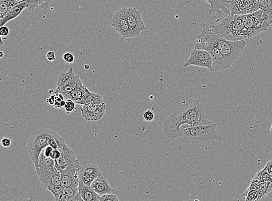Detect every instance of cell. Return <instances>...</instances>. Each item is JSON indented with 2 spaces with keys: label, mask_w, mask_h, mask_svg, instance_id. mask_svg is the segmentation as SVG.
I'll return each instance as SVG.
<instances>
[{
  "label": "cell",
  "mask_w": 272,
  "mask_h": 201,
  "mask_svg": "<svg viewBox=\"0 0 272 201\" xmlns=\"http://www.w3.org/2000/svg\"><path fill=\"white\" fill-rule=\"evenodd\" d=\"M211 123L203 103L195 100L182 104L167 118L162 125L163 133L170 139H178L182 125L196 126Z\"/></svg>",
  "instance_id": "6da1fadb"
},
{
  "label": "cell",
  "mask_w": 272,
  "mask_h": 201,
  "mask_svg": "<svg viewBox=\"0 0 272 201\" xmlns=\"http://www.w3.org/2000/svg\"><path fill=\"white\" fill-rule=\"evenodd\" d=\"M194 48L204 49L210 53L213 61V72L224 71L232 67L217 48L215 34L212 32L211 25L207 23H204L202 26V32L196 37Z\"/></svg>",
  "instance_id": "7a4b0ae2"
},
{
  "label": "cell",
  "mask_w": 272,
  "mask_h": 201,
  "mask_svg": "<svg viewBox=\"0 0 272 201\" xmlns=\"http://www.w3.org/2000/svg\"><path fill=\"white\" fill-rule=\"evenodd\" d=\"M216 127L217 125L212 122L192 126L182 125L178 139L184 144H206L222 141Z\"/></svg>",
  "instance_id": "3957f363"
},
{
  "label": "cell",
  "mask_w": 272,
  "mask_h": 201,
  "mask_svg": "<svg viewBox=\"0 0 272 201\" xmlns=\"http://www.w3.org/2000/svg\"><path fill=\"white\" fill-rule=\"evenodd\" d=\"M211 29L213 33L228 40L242 41L249 38L242 15H229L219 24L211 25Z\"/></svg>",
  "instance_id": "277c9868"
},
{
  "label": "cell",
  "mask_w": 272,
  "mask_h": 201,
  "mask_svg": "<svg viewBox=\"0 0 272 201\" xmlns=\"http://www.w3.org/2000/svg\"><path fill=\"white\" fill-rule=\"evenodd\" d=\"M242 19L249 38L267 32L272 25V13L261 10L242 15Z\"/></svg>",
  "instance_id": "5b68a950"
},
{
  "label": "cell",
  "mask_w": 272,
  "mask_h": 201,
  "mask_svg": "<svg viewBox=\"0 0 272 201\" xmlns=\"http://www.w3.org/2000/svg\"><path fill=\"white\" fill-rule=\"evenodd\" d=\"M215 41L217 48L231 66L239 59L247 46L245 40H228L216 34Z\"/></svg>",
  "instance_id": "8992f818"
},
{
  "label": "cell",
  "mask_w": 272,
  "mask_h": 201,
  "mask_svg": "<svg viewBox=\"0 0 272 201\" xmlns=\"http://www.w3.org/2000/svg\"><path fill=\"white\" fill-rule=\"evenodd\" d=\"M42 133L41 128L37 129L30 135L28 144V153L35 168H38V159L42 151L48 146Z\"/></svg>",
  "instance_id": "52a82bcc"
},
{
  "label": "cell",
  "mask_w": 272,
  "mask_h": 201,
  "mask_svg": "<svg viewBox=\"0 0 272 201\" xmlns=\"http://www.w3.org/2000/svg\"><path fill=\"white\" fill-rule=\"evenodd\" d=\"M212 63V58L210 53L204 49L194 48L190 52V55L184 64V68L193 65L207 68L211 72H213Z\"/></svg>",
  "instance_id": "ba28073f"
},
{
  "label": "cell",
  "mask_w": 272,
  "mask_h": 201,
  "mask_svg": "<svg viewBox=\"0 0 272 201\" xmlns=\"http://www.w3.org/2000/svg\"><path fill=\"white\" fill-rule=\"evenodd\" d=\"M112 26L123 39L135 38L127 20L124 8L117 11L114 15L112 19Z\"/></svg>",
  "instance_id": "9c48e42d"
},
{
  "label": "cell",
  "mask_w": 272,
  "mask_h": 201,
  "mask_svg": "<svg viewBox=\"0 0 272 201\" xmlns=\"http://www.w3.org/2000/svg\"><path fill=\"white\" fill-rule=\"evenodd\" d=\"M124 9L128 24L133 31L135 38L137 37L143 31L146 29L143 21L142 11L137 10L135 7L124 8Z\"/></svg>",
  "instance_id": "30bf717a"
},
{
  "label": "cell",
  "mask_w": 272,
  "mask_h": 201,
  "mask_svg": "<svg viewBox=\"0 0 272 201\" xmlns=\"http://www.w3.org/2000/svg\"><path fill=\"white\" fill-rule=\"evenodd\" d=\"M81 168L80 162L77 160L62 172V183L64 187H79Z\"/></svg>",
  "instance_id": "8fae6325"
},
{
  "label": "cell",
  "mask_w": 272,
  "mask_h": 201,
  "mask_svg": "<svg viewBox=\"0 0 272 201\" xmlns=\"http://www.w3.org/2000/svg\"><path fill=\"white\" fill-rule=\"evenodd\" d=\"M231 14L244 15L259 10L257 0H229Z\"/></svg>",
  "instance_id": "7c38bea8"
},
{
  "label": "cell",
  "mask_w": 272,
  "mask_h": 201,
  "mask_svg": "<svg viewBox=\"0 0 272 201\" xmlns=\"http://www.w3.org/2000/svg\"><path fill=\"white\" fill-rule=\"evenodd\" d=\"M106 103L104 102L83 106L80 111L83 117L88 121H98L102 119L105 113Z\"/></svg>",
  "instance_id": "4fadbf2b"
},
{
  "label": "cell",
  "mask_w": 272,
  "mask_h": 201,
  "mask_svg": "<svg viewBox=\"0 0 272 201\" xmlns=\"http://www.w3.org/2000/svg\"><path fill=\"white\" fill-rule=\"evenodd\" d=\"M61 157L55 160V169L57 171L62 173L66 168L71 165L77 160L73 150L69 148L67 145H65L61 149Z\"/></svg>",
  "instance_id": "5bb4252c"
},
{
  "label": "cell",
  "mask_w": 272,
  "mask_h": 201,
  "mask_svg": "<svg viewBox=\"0 0 272 201\" xmlns=\"http://www.w3.org/2000/svg\"><path fill=\"white\" fill-rule=\"evenodd\" d=\"M207 2L209 5L208 14L209 16L215 17L216 14L222 17L224 14L225 17L231 15L229 9V0H202Z\"/></svg>",
  "instance_id": "9a60e30c"
},
{
  "label": "cell",
  "mask_w": 272,
  "mask_h": 201,
  "mask_svg": "<svg viewBox=\"0 0 272 201\" xmlns=\"http://www.w3.org/2000/svg\"><path fill=\"white\" fill-rule=\"evenodd\" d=\"M100 176L102 172L98 166L95 164H88L81 167L79 174L80 180L88 186H91L93 181Z\"/></svg>",
  "instance_id": "2e32d148"
},
{
  "label": "cell",
  "mask_w": 272,
  "mask_h": 201,
  "mask_svg": "<svg viewBox=\"0 0 272 201\" xmlns=\"http://www.w3.org/2000/svg\"><path fill=\"white\" fill-rule=\"evenodd\" d=\"M42 133L47 141L49 146H51L53 149H60L65 144V139L60 136L56 132L45 129L41 128Z\"/></svg>",
  "instance_id": "e0dca14e"
},
{
  "label": "cell",
  "mask_w": 272,
  "mask_h": 201,
  "mask_svg": "<svg viewBox=\"0 0 272 201\" xmlns=\"http://www.w3.org/2000/svg\"><path fill=\"white\" fill-rule=\"evenodd\" d=\"M91 187L100 196L106 194H115V190L111 186L107 179L102 176L93 181Z\"/></svg>",
  "instance_id": "ac0fdd59"
},
{
  "label": "cell",
  "mask_w": 272,
  "mask_h": 201,
  "mask_svg": "<svg viewBox=\"0 0 272 201\" xmlns=\"http://www.w3.org/2000/svg\"><path fill=\"white\" fill-rule=\"evenodd\" d=\"M32 198H29L24 193L19 191L15 187L7 188L2 192L0 201L11 200H32Z\"/></svg>",
  "instance_id": "d6986e66"
},
{
  "label": "cell",
  "mask_w": 272,
  "mask_h": 201,
  "mask_svg": "<svg viewBox=\"0 0 272 201\" xmlns=\"http://www.w3.org/2000/svg\"><path fill=\"white\" fill-rule=\"evenodd\" d=\"M27 8H28V6H27L25 1L18 4V5L13 7L6 15H4L3 17L0 18V25L1 26H5L8 22L17 18L23 11L27 9Z\"/></svg>",
  "instance_id": "ffe728a7"
},
{
  "label": "cell",
  "mask_w": 272,
  "mask_h": 201,
  "mask_svg": "<svg viewBox=\"0 0 272 201\" xmlns=\"http://www.w3.org/2000/svg\"><path fill=\"white\" fill-rule=\"evenodd\" d=\"M78 188L84 201H99L100 195L91 186L85 185L80 180Z\"/></svg>",
  "instance_id": "44dd1931"
},
{
  "label": "cell",
  "mask_w": 272,
  "mask_h": 201,
  "mask_svg": "<svg viewBox=\"0 0 272 201\" xmlns=\"http://www.w3.org/2000/svg\"><path fill=\"white\" fill-rule=\"evenodd\" d=\"M247 189H256L259 193L260 199L267 196L272 192V182L265 181V182L256 183L251 181L249 187Z\"/></svg>",
  "instance_id": "7402d4cb"
},
{
  "label": "cell",
  "mask_w": 272,
  "mask_h": 201,
  "mask_svg": "<svg viewBox=\"0 0 272 201\" xmlns=\"http://www.w3.org/2000/svg\"><path fill=\"white\" fill-rule=\"evenodd\" d=\"M76 76L72 68H70L68 72L62 73L58 77L57 88L62 89L67 87L76 79Z\"/></svg>",
  "instance_id": "603a6c76"
},
{
  "label": "cell",
  "mask_w": 272,
  "mask_h": 201,
  "mask_svg": "<svg viewBox=\"0 0 272 201\" xmlns=\"http://www.w3.org/2000/svg\"><path fill=\"white\" fill-rule=\"evenodd\" d=\"M87 87L84 86L83 83H80L70 92L66 96V99H72L76 104H80L87 90Z\"/></svg>",
  "instance_id": "cb8c5ba5"
},
{
  "label": "cell",
  "mask_w": 272,
  "mask_h": 201,
  "mask_svg": "<svg viewBox=\"0 0 272 201\" xmlns=\"http://www.w3.org/2000/svg\"><path fill=\"white\" fill-rule=\"evenodd\" d=\"M36 170L38 178L41 181L42 185L45 188L48 189L50 179H51L54 174L57 172L56 169H37Z\"/></svg>",
  "instance_id": "d4e9b609"
},
{
  "label": "cell",
  "mask_w": 272,
  "mask_h": 201,
  "mask_svg": "<svg viewBox=\"0 0 272 201\" xmlns=\"http://www.w3.org/2000/svg\"><path fill=\"white\" fill-rule=\"evenodd\" d=\"M103 102H104L102 96L99 94H95V93L89 91L88 89L87 88L80 104L82 106H88L91 104Z\"/></svg>",
  "instance_id": "484cf974"
},
{
  "label": "cell",
  "mask_w": 272,
  "mask_h": 201,
  "mask_svg": "<svg viewBox=\"0 0 272 201\" xmlns=\"http://www.w3.org/2000/svg\"><path fill=\"white\" fill-rule=\"evenodd\" d=\"M38 169H55V161L50 157H46L43 151H42L40 157H39Z\"/></svg>",
  "instance_id": "4316f807"
},
{
  "label": "cell",
  "mask_w": 272,
  "mask_h": 201,
  "mask_svg": "<svg viewBox=\"0 0 272 201\" xmlns=\"http://www.w3.org/2000/svg\"><path fill=\"white\" fill-rule=\"evenodd\" d=\"M27 3V10L32 12L39 6H41L42 9L46 10L48 9L51 0H24Z\"/></svg>",
  "instance_id": "83f0119b"
},
{
  "label": "cell",
  "mask_w": 272,
  "mask_h": 201,
  "mask_svg": "<svg viewBox=\"0 0 272 201\" xmlns=\"http://www.w3.org/2000/svg\"><path fill=\"white\" fill-rule=\"evenodd\" d=\"M21 3L19 0H0V18Z\"/></svg>",
  "instance_id": "f1b7e54d"
},
{
  "label": "cell",
  "mask_w": 272,
  "mask_h": 201,
  "mask_svg": "<svg viewBox=\"0 0 272 201\" xmlns=\"http://www.w3.org/2000/svg\"><path fill=\"white\" fill-rule=\"evenodd\" d=\"M269 180L270 173L265 167H264L255 174L251 181H254V182L256 183H261L265 182V181H269Z\"/></svg>",
  "instance_id": "f546056e"
},
{
  "label": "cell",
  "mask_w": 272,
  "mask_h": 201,
  "mask_svg": "<svg viewBox=\"0 0 272 201\" xmlns=\"http://www.w3.org/2000/svg\"><path fill=\"white\" fill-rule=\"evenodd\" d=\"M242 196L243 199L248 201L260 200L259 193L256 189H247Z\"/></svg>",
  "instance_id": "4dcf8cb0"
},
{
  "label": "cell",
  "mask_w": 272,
  "mask_h": 201,
  "mask_svg": "<svg viewBox=\"0 0 272 201\" xmlns=\"http://www.w3.org/2000/svg\"><path fill=\"white\" fill-rule=\"evenodd\" d=\"M259 10L272 13V0H257Z\"/></svg>",
  "instance_id": "1f68e13d"
},
{
  "label": "cell",
  "mask_w": 272,
  "mask_h": 201,
  "mask_svg": "<svg viewBox=\"0 0 272 201\" xmlns=\"http://www.w3.org/2000/svg\"><path fill=\"white\" fill-rule=\"evenodd\" d=\"M65 187L63 184L57 185V186L53 187L48 189V190L51 192L54 196L55 200L57 201L60 195L62 194V191Z\"/></svg>",
  "instance_id": "d6a6232c"
},
{
  "label": "cell",
  "mask_w": 272,
  "mask_h": 201,
  "mask_svg": "<svg viewBox=\"0 0 272 201\" xmlns=\"http://www.w3.org/2000/svg\"><path fill=\"white\" fill-rule=\"evenodd\" d=\"M76 103L72 99H67L66 100V104L64 107V109L66 113L70 114L72 113L73 111L76 110Z\"/></svg>",
  "instance_id": "836d02e7"
},
{
  "label": "cell",
  "mask_w": 272,
  "mask_h": 201,
  "mask_svg": "<svg viewBox=\"0 0 272 201\" xmlns=\"http://www.w3.org/2000/svg\"><path fill=\"white\" fill-rule=\"evenodd\" d=\"M78 192H79V188L71 187H65L62 191V193H64V194L72 197L73 199Z\"/></svg>",
  "instance_id": "e575fe53"
},
{
  "label": "cell",
  "mask_w": 272,
  "mask_h": 201,
  "mask_svg": "<svg viewBox=\"0 0 272 201\" xmlns=\"http://www.w3.org/2000/svg\"><path fill=\"white\" fill-rule=\"evenodd\" d=\"M119 201V199L115 194H106L100 196L99 201Z\"/></svg>",
  "instance_id": "d590c367"
},
{
  "label": "cell",
  "mask_w": 272,
  "mask_h": 201,
  "mask_svg": "<svg viewBox=\"0 0 272 201\" xmlns=\"http://www.w3.org/2000/svg\"><path fill=\"white\" fill-rule=\"evenodd\" d=\"M62 58L65 62L68 63H73L75 61V57L72 52H65Z\"/></svg>",
  "instance_id": "8d00e7d4"
},
{
  "label": "cell",
  "mask_w": 272,
  "mask_h": 201,
  "mask_svg": "<svg viewBox=\"0 0 272 201\" xmlns=\"http://www.w3.org/2000/svg\"><path fill=\"white\" fill-rule=\"evenodd\" d=\"M143 118L146 121L150 122L154 118V114L150 110H146L143 113Z\"/></svg>",
  "instance_id": "74e56055"
},
{
  "label": "cell",
  "mask_w": 272,
  "mask_h": 201,
  "mask_svg": "<svg viewBox=\"0 0 272 201\" xmlns=\"http://www.w3.org/2000/svg\"><path fill=\"white\" fill-rule=\"evenodd\" d=\"M12 144L11 139L10 138H4L1 141V145L3 148H10Z\"/></svg>",
  "instance_id": "f35d334b"
},
{
  "label": "cell",
  "mask_w": 272,
  "mask_h": 201,
  "mask_svg": "<svg viewBox=\"0 0 272 201\" xmlns=\"http://www.w3.org/2000/svg\"><path fill=\"white\" fill-rule=\"evenodd\" d=\"M61 156V152L60 149H53L50 157L54 161L58 160Z\"/></svg>",
  "instance_id": "ab89813d"
},
{
  "label": "cell",
  "mask_w": 272,
  "mask_h": 201,
  "mask_svg": "<svg viewBox=\"0 0 272 201\" xmlns=\"http://www.w3.org/2000/svg\"><path fill=\"white\" fill-rule=\"evenodd\" d=\"M10 29L6 26H1L0 28V35L2 37H6L10 33Z\"/></svg>",
  "instance_id": "60d3db41"
},
{
  "label": "cell",
  "mask_w": 272,
  "mask_h": 201,
  "mask_svg": "<svg viewBox=\"0 0 272 201\" xmlns=\"http://www.w3.org/2000/svg\"><path fill=\"white\" fill-rule=\"evenodd\" d=\"M57 201H74V199L72 197L69 196L64 194V193H62Z\"/></svg>",
  "instance_id": "b9f144b4"
},
{
  "label": "cell",
  "mask_w": 272,
  "mask_h": 201,
  "mask_svg": "<svg viewBox=\"0 0 272 201\" xmlns=\"http://www.w3.org/2000/svg\"><path fill=\"white\" fill-rule=\"evenodd\" d=\"M46 59L49 61H53L56 60V55L55 52L53 51H49L46 53Z\"/></svg>",
  "instance_id": "7bdbcfd3"
},
{
  "label": "cell",
  "mask_w": 272,
  "mask_h": 201,
  "mask_svg": "<svg viewBox=\"0 0 272 201\" xmlns=\"http://www.w3.org/2000/svg\"><path fill=\"white\" fill-rule=\"evenodd\" d=\"M57 95L56 94H52L50 96L49 98L46 100V103H48L50 105L53 106L56 101Z\"/></svg>",
  "instance_id": "ee69618b"
},
{
  "label": "cell",
  "mask_w": 272,
  "mask_h": 201,
  "mask_svg": "<svg viewBox=\"0 0 272 201\" xmlns=\"http://www.w3.org/2000/svg\"><path fill=\"white\" fill-rule=\"evenodd\" d=\"M53 150V149L51 146L48 145L47 147H46L43 150L45 156L46 157H50V155H51Z\"/></svg>",
  "instance_id": "f6af8a7d"
},
{
  "label": "cell",
  "mask_w": 272,
  "mask_h": 201,
  "mask_svg": "<svg viewBox=\"0 0 272 201\" xmlns=\"http://www.w3.org/2000/svg\"><path fill=\"white\" fill-rule=\"evenodd\" d=\"M265 167L268 170L269 173H272V160L267 162Z\"/></svg>",
  "instance_id": "bcb514c9"
},
{
  "label": "cell",
  "mask_w": 272,
  "mask_h": 201,
  "mask_svg": "<svg viewBox=\"0 0 272 201\" xmlns=\"http://www.w3.org/2000/svg\"><path fill=\"white\" fill-rule=\"evenodd\" d=\"M81 201L84 200L82 196H81L80 193L79 191V192H77V194L75 196V198H74V201Z\"/></svg>",
  "instance_id": "7dc6e473"
},
{
  "label": "cell",
  "mask_w": 272,
  "mask_h": 201,
  "mask_svg": "<svg viewBox=\"0 0 272 201\" xmlns=\"http://www.w3.org/2000/svg\"><path fill=\"white\" fill-rule=\"evenodd\" d=\"M53 106L55 107L56 109H61V102L57 101V100H56Z\"/></svg>",
  "instance_id": "c3c4849f"
},
{
  "label": "cell",
  "mask_w": 272,
  "mask_h": 201,
  "mask_svg": "<svg viewBox=\"0 0 272 201\" xmlns=\"http://www.w3.org/2000/svg\"><path fill=\"white\" fill-rule=\"evenodd\" d=\"M65 104H66V100H62V101L61 102V108L64 107L65 106Z\"/></svg>",
  "instance_id": "681fc988"
},
{
  "label": "cell",
  "mask_w": 272,
  "mask_h": 201,
  "mask_svg": "<svg viewBox=\"0 0 272 201\" xmlns=\"http://www.w3.org/2000/svg\"><path fill=\"white\" fill-rule=\"evenodd\" d=\"M84 69L85 70H88L89 69V65L88 64H85Z\"/></svg>",
  "instance_id": "f907efd6"
},
{
  "label": "cell",
  "mask_w": 272,
  "mask_h": 201,
  "mask_svg": "<svg viewBox=\"0 0 272 201\" xmlns=\"http://www.w3.org/2000/svg\"><path fill=\"white\" fill-rule=\"evenodd\" d=\"M4 56H5V54H4L3 52L2 51L0 52V56H1V57H3Z\"/></svg>",
  "instance_id": "816d5d0a"
},
{
  "label": "cell",
  "mask_w": 272,
  "mask_h": 201,
  "mask_svg": "<svg viewBox=\"0 0 272 201\" xmlns=\"http://www.w3.org/2000/svg\"><path fill=\"white\" fill-rule=\"evenodd\" d=\"M269 181H271L272 182V173H270V180Z\"/></svg>",
  "instance_id": "f5cc1de1"
},
{
  "label": "cell",
  "mask_w": 272,
  "mask_h": 201,
  "mask_svg": "<svg viewBox=\"0 0 272 201\" xmlns=\"http://www.w3.org/2000/svg\"><path fill=\"white\" fill-rule=\"evenodd\" d=\"M270 130H271V131H272V125H271V126Z\"/></svg>",
  "instance_id": "db71d44e"
}]
</instances>
